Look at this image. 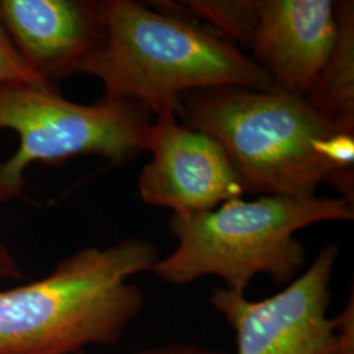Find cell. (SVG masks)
Masks as SVG:
<instances>
[{
  "mask_svg": "<svg viewBox=\"0 0 354 354\" xmlns=\"http://www.w3.org/2000/svg\"><path fill=\"white\" fill-rule=\"evenodd\" d=\"M102 16V45L79 74L97 77L106 97L177 115L183 96L194 91L273 88L241 48L187 16L134 0H104Z\"/></svg>",
  "mask_w": 354,
  "mask_h": 354,
  "instance_id": "obj_1",
  "label": "cell"
},
{
  "mask_svg": "<svg viewBox=\"0 0 354 354\" xmlns=\"http://www.w3.org/2000/svg\"><path fill=\"white\" fill-rule=\"evenodd\" d=\"M158 260L155 244L127 238L82 248L49 276L0 291V354H76L117 344L145 306L127 279Z\"/></svg>",
  "mask_w": 354,
  "mask_h": 354,
  "instance_id": "obj_2",
  "label": "cell"
},
{
  "mask_svg": "<svg viewBox=\"0 0 354 354\" xmlns=\"http://www.w3.org/2000/svg\"><path fill=\"white\" fill-rule=\"evenodd\" d=\"M177 118L213 137L227 153L245 193L311 198L329 183L353 201V169L324 160V140L339 131L304 96L279 89L216 87L185 93Z\"/></svg>",
  "mask_w": 354,
  "mask_h": 354,
  "instance_id": "obj_3",
  "label": "cell"
},
{
  "mask_svg": "<svg viewBox=\"0 0 354 354\" xmlns=\"http://www.w3.org/2000/svg\"><path fill=\"white\" fill-rule=\"evenodd\" d=\"M353 218V201L317 196L236 198L206 213L172 215L169 230L177 247L151 272L177 286L216 276L238 292H245L257 274L286 283L304 264V244L294 236L299 230Z\"/></svg>",
  "mask_w": 354,
  "mask_h": 354,
  "instance_id": "obj_4",
  "label": "cell"
},
{
  "mask_svg": "<svg viewBox=\"0 0 354 354\" xmlns=\"http://www.w3.org/2000/svg\"><path fill=\"white\" fill-rule=\"evenodd\" d=\"M153 120L151 111L131 100L102 96L77 104L57 88H0V131L11 130L20 138L17 151L0 163V203L23 196L26 168L35 163L97 155L121 165L149 151Z\"/></svg>",
  "mask_w": 354,
  "mask_h": 354,
  "instance_id": "obj_5",
  "label": "cell"
},
{
  "mask_svg": "<svg viewBox=\"0 0 354 354\" xmlns=\"http://www.w3.org/2000/svg\"><path fill=\"white\" fill-rule=\"evenodd\" d=\"M339 252L326 245L301 277L261 301L227 288L213 290L210 304L234 329L236 354H339V322L327 317Z\"/></svg>",
  "mask_w": 354,
  "mask_h": 354,
  "instance_id": "obj_6",
  "label": "cell"
},
{
  "mask_svg": "<svg viewBox=\"0 0 354 354\" xmlns=\"http://www.w3.org/2000/svg\"><path fill=\"white\" fill-rule=\"evenodd\" d=\"M149 151L151 160L140 172L138 189L150 206L169 209L174 215L200 214L245 193L223 147L183 125L172 111L155 115Z\"/></svg>",
  "mask_w": 354,
  "mask_h": 354,
  "instance_id": "obj_7",
  "label": "cell"
},
{
  "mask_svg": "<svg viewBox=\"0 0 354 354\" xmlns=\"http://www.w3.org/2000/svg\"><path fill=\"white\" fill-rule=\"evenodd\" d=\"M336 30L335 1L257 0L251 58L273 88L306 97L328 61Z\"/></svg>",
  "mask_w": 354,
  "mask_h": 354,
  "instance_id": "obj_8",
  "label": "cell"
},
{
  "mask_svg": "<svg viewBox=\"0 0 354 354\" xmlns=\"http://www.w3.org/2000/svg\"><path fill=\"white\" fill-rule=\"evenodd\" d=\"M0 21L44 80L79 74L104 38L102 1L0 0Z\"/></svg>",
  "mask_w": 354,
  "mask_h": 354,
  "instance_id": "obj_9",
  "label": "cell"
},
{
  "mask_svg": "<svg viewBox=\"0 0 354 354\" xmlns=\"http://www.w3.org/2000/svg\"><path fill=\"white\" fill-rule=\"evenodd\" d=\"M336 39L306 99L342 133L354 134V3L335 1Z\"/></svg>",
  "mask_w": 354,
  "mask_h": 354,
  "instance_id": "obj_10",
  "label": "cell"
},
{
  "mask_svg": "<svg viewBox=\"0 0 354 354\" xmlns=\"http://www.w3.org/2000/svg\"><path fill=\"white\" fill-rule=\"evenodd\" d=\"M153 6L180 13L245 49H251L257 26V0L152 1Z\"/></svg>",
  "mask_w": 354,
  "mask_h": 354,
  "instance_id": "obj_11",
  "label": "cell"
},
{
  "mask_svg": "<svg viewBox=\"0 0 354 354\" xmlns=\"http://www.w3.org/2000/svg\"><path fill=\"white\" fill-rule=\"evenodd\" d=\"M20 84L41 88H57L55 84L44 80L29 66L0 21V88Z\"/></svg>",
  "mask_w": 354,
  "mask_h": 354,
  "instance_id": "obj_12",
  "label": "cell"
},
{
  "mask_svg": "<svg viewBox=\"0 0 354 354\" xmlns=\"http://www.w3.org/2000/svg\"><path fill=\"white\" fill-rule=\"evenodd\" d=\"M353 297L346 306L339 322V354H353Z\"/></svg>",
  "mask_w": 354,
  "mask_h": 354,
  "instance_id": "obj_13",
  "label": "cell"
},
{
  "mask_svg": "<svg viewBox=\"0 0 354 354\" xmlns=\"http://www.w3.org/2000/svg\"><path fill=\"white\" fill-rule=\"evenodd\" d=\"M136 354H227L223 351L203 348L192 342H172L156 348L142 349Z\"/></svg>",
  "mask_w": 354,
  "mask_h": 354,
  "instance_id": "obj_14",
  "label": "cell"
},
{
  "mask_svg": "<svg viewBox=\"0 0 354 354\" xmlns=\"http://www.w3.org/2000/svg\"><path fill=\"white\" fill-rule=\"evenodd\" d=\"M24 274L15 261L7 245L0 241V281L1 279H23Z\"/></svg>",
  "mask_w": 354,
  "mask_h": 354,
  "instance_id": "obj_15",
  "label": "cell"
},
{
  "mask_svg": "<svg viewBox=\"0 0 354 354\" xmlns=\"http://www.w3.org/2000/svg\"><path fill=\"white\" fill-rule=\"evenodd\" d=\"M76 354H83V352H80V353H76Z\"/></svg>",
  "mask_w": 354,
  "mask_h": 354,
  "instance_id": "obj_16",
  "label": "cell"
}]
</instances>
